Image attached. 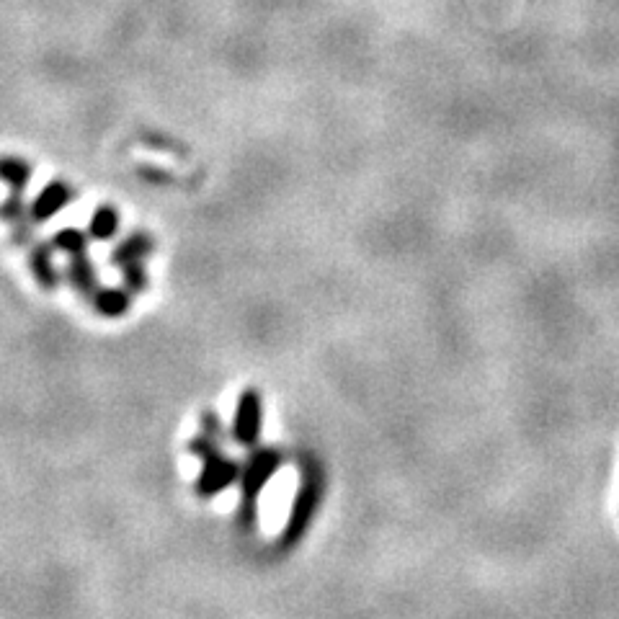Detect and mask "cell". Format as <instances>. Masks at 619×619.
I'll use <instances>...</instances> for the list:
<instances>
[{
  "instance_id": "cell-12",
  "label": "cell",
  "mask_w": 619,
  "mask_h": 619,
  "mask_svg": "<svg viewBox=\"0 0 619 619\" xmlns=\"http://www.w3.org/2000/svg\"><path fill=\"white\" fill-rule=\"evenodd\" d=\"M55 248L70 253V256L86 253V235L75 230V227H68V230H62V233L55 235Z\"/></svg>"
},
{
  "instance_id": "cell-9",
  "label": "cell",
  "mask_w": 619,
  "mask_h": 619,
  "mask_svg": "<svg viewBox=\"0 0 619 619\" xmlns=\"http://www.w3.org/2000/svg\"><path fill=\"white\" fill-rule=\"evenodd\" d=\"M31 178V168L26 160L19 158H0V181H6L16 194H24L26 184Z\"/></svg>"
},
{
  "instance_id": "cell-14",
  "label": "cell",
  "mask_w": 619,
  "mask_h": 619,
  "mask_svg": "<svg viewBox=\"0 0 619 619\" xmlns=\"http://www.w3.org/2000/svg\"><path fill=\"white\" fill-rule=\"evenodd\" d=\"M122 276H124V287L129 292H142L148 287V274L142 269V261H132V264L122 266Z\"/></svg>"
},
{
  "instance_id": "cell-2",
  "label": "cell",
  "mask_w": 619,
  "mask_h": 619,
  "mask_svg": "<svg viewBox=\"0 0 619 619\" xmlns=\"http://www.w3.org/2000/svg\"><path fill=\"white\" fill-rule=\"evenodd\" d=\"M282 465L279 449H256L248 460L246 472L240 475L243 480V503H240V524L253 527L256 524V501L271 478Z\"/></svg>"
},
{
  "instance_id": "cell-8",
  "label": "cell",
  "mask_w": 619,
  "mask_h": 619,
  "mask_svg": "<svg viewBox=\"0 0 619 619\" xmlns=\"http://www.w3.org/2000/svg\"><path fill=\"white\" fill-rule=\"evenodd\" d=\"M150 251H153V240H150L148 235L135 233V235H129L122 246L111 253V261H114L117 266L132 264V261H142V258L148 256Z\"/></svg>"
},
{
  "instance_id": "cell-10",
  "label": "cell",
  "mask_w": 619,
  "mask_h": 619,
  "mask_svg": "<svg viewBox=\"0 0 619 619\" xmlns=\"http://www.w3.org/2000/svg\"><path fill=\"white\" fill-rule=\"evenodd\" d=\"M119 227V215L111 207L96 209V215L91 217V238L96 240H109L111 235L117 233Z\"/></svg>"
},
{
  "instance_id": "cell-13",
  "label": "cell",
  "mask_w": 619,
  "mask_h": 619,
  "mask_svg": "<svg viewBox=\"0 0 619 619\" xmlns=\"http://www.w3.org/2000/svg\"><path fill=\"white\" fill-rule=\"evenodd\" d=\"M24 212H26L24 199H21V194H16V191H13L6 202L0 204V217H3V220H8L11 225H16V227H26L24 225Z\"/></svg>"
},
{
  "instance_id": "cell-5",
  "label": "cell",
  "mask_w": 619,
  "mask_h": 619,
  "mask_svg": "<svg viewBox=\"0 0 619 619\" xmlns=\"http://www.w3.org/2000/svg\"><path fill=\"white\" fill-rule=\"evenodd\" d=\"M70 197H73V191L68 189V184H60V181H52L47 189L39 194L37 199H34V204H31V217L37 222L50 220V217H55L60 209H65V204L70 202Z\"/></svg>"
},
{
  "instance_id": "cell-6",
  "label": "cell",
  "mask_w": 619,
  "mask_h": 619,
  "mask_svg": "<svg viewBox=\"0 0 619 619\" xmlns=\"http://www.w3.org/2000/svg\"><path fill=\"white\" fill-rule=\"evenodd\" d=\"M68 276L70 282L75 284V289L83 292V295H96V292H99L96 271H93V264L86 258V253H75V256L70 258Z\"/></svg>"
},
{
  "instance_id": "cell-1",
  "label": "cell",
  "mask_w": 619,
  "mask_h": 619,
  "mask_svg": "<svg viewBox=\"0 0 619 619\" xmlns=\"http://www.w3.org/2000/svg\"><path fill=\"white\" fill-rule=\"evenodd\" d=\"M189 447H191V452L197 454L199 460H202V475H199V483H197L199 496H204V498L215 496V493L225 491L227 485H233L235 480L240 478L238 462L227 460L225 454L217 449L212 436L204 434L202 439H194Z\"/></svg>"
},
{
  "instance_id": "cell-11",
  "label": "cell",
  "mask_w": 619,
  "mask_h": 619,
  "mask_svg": "<svg viewBox=\"0 0 619 619\" xmlns=\"http://www.w3.org/2000/svg\"><path fill=\"white\" fill-rule=\"evenodd\" d=\"M31 266H34V274H37V279L44 284V287H55L57 274H55V266H52V258L47 248L39 246L37 251L31 253Z\"/></svg>"
},
{
  "instance_id": "cell-3",
  "label": "cell",
  "mask_w": 619,
  "mask_h": 619,
  "mask_svg": "<svg viewBox=\"0 0 619 619\" xmlns=\"http://www.w3.org/2000/svg\"><path fill=\"white\" fill-rule=\"evenodd\" d=\"M320 498H323V470L315 465L313 472L307 470L302 475L300 491H297L292 511H289L287 527L282 532V547H295L305 537V532L313 524L315 511L320 506Z\"/></svg>"
},
{
  "instance_id": "cell-7",
  "label": "cell",
  "mask_w": 619,
  "mask_h": 619,
  "mask_svg": "<svg viewBox=\"0 0 619 619\" xmlns=\"http://www.w3.org/2000/svg\"><path fill=\"white\" fill-rule=\"evenodd\" d=\"M93 305L106 318H119V315L127 313L129 307V289L111 287V289H99L93 295Z\"/></svg>"
},
{
  "instance_id": "cell-4",
  "label": "cell",
  "mask_w": 619,
  "mask_h": 619,
  "mask_svg": "<svg viewBox=\"0 0 619 619\" xmlns=\"http://www.w3.org/2000/svg\"><path fill=\"white\" fill-rule=\"evenodd\" d=\"M258 431H261V395L251 387V390L240 395L233 421V436L235 442L243 444V447H253L258 439Z\"/></svg>"
}]
</instances>
